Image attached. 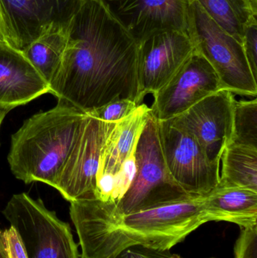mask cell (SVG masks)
<instances>
[{
    "label": "cell",
    "instance_id": "6da1fadb",
    "mask_svg": "<svg viewBox=\"0 0 257 258\" xmlns=\"http://www.w3.org/2000/svg\"><path fill=\"white\" fill-rule=\"evenodd\" d=\"M137 63L138 44L108 1L82 0L49 93L84 113L119 99L140 105Z\"/></svg>",
    "mask_w": 257,
    "mask_h": 258
},
{
    "label": "cell",
    "instance_id": "7a4b0ae2",
    "mask_svg": "<svg viewBox=\"0 0 257 258\" xmlns=\"http://www.w3.org/2000/svg\"><path fill=\"white\" fill-rule=\"evenodd\" d=\"M69 215L84 258H115L133 245L170 249L208 222L201 197L127 215L92 197L70 203Z\"/></svg>",
    "mask_w": 257,
    "mask_h": 258
},
{
    "label": "cell",
    "instance_id": "3957f363",
    "mask_svg": "<svg viewBox=\"0 0 257 258\" xmlns=\"http://www.w3.org/2000/svg\"><path fill=\"white\" fill-rule=\"evenodd\" d=\"M87 116L57 101L54 108L27 119L12 137L8 162L12 174L25 183L41 182L56 189Z\"/></svg>",
    "mask_w": 257,
    "mask_h": 258
},
{
    "label": "cell",
    "instance_id": "277c9868",
    "mask_svg": "<svg viewBox=\"0 0 257 258\" xmlns=\"http://www.w3.org/2000/svg\"><path fill=\"white\" fill-rule=\"evenodd\" d=\"M187 33L195 51L215 71L222 89L256 98L257 79L242 44L215 22L196 0H189Z\"/></svg>",
    "mask_w": 257,
    "mask_h": 258
},
{
    "label": "cell",
    "instance_id": "5b68a950",
    "mask_svg": "<svg viewBox=\"0 0 257 258\" xmlns=\"http://www.w3.org/2000/svg\"><path fill=\"white\" fill-rule=\"evenodd\" d=\"M135 159L134 180L116 203L120 213L127 215L193 198L175 183L169 173L160 143L158 121L152 113L137 141Z\"/></svg>",
    "mask_w": 257,
    "mask_h": 258
},
{
    "label": "cell",
    "instance_id": "8992f818",
    "mask_svg": "<svg viewBox=\"0 0 257 258\" xmlns=\"http://www.w3.org/2000/svg\"><path fill=\"white\" fill-rule=\"evenodd\" d=\"M3 215L13 227L27 258H79L70 226L25 192L15 194Z\"/></svg>",
    "mask_w": 257,
    "mask_h": 258
},
{
    "label": "cell",
    "instance_id": "52a82bcc",
    "mask_svg": "<svg viewBox=\"0 0 257 258\" xmlns=\"http://www.w3.org/2000/svg\"><path fill=\"white\" fill-rule=\"evenodd\" d=\"M158 129L167 169L184 192L200 197L218 186L220 163L209 159L190 132L172 119L158 121Z\"/></svg>",
    "mask_w": 257,
    "mask_h": 258
},
{
    "label": "cell",
    "instance_id": "ba28073f",
    "mask_svg": "<svg viewBox=\"0 0 257 258\" xmlns=\"http://www.w3.org/2000/svg\"><path fill=\"white\" fill-rule=\"evenodd\" d=\"M87 114L84 126L66 159L56 187L69 203L95 197L101 153L116 124Z\"/></svg>",
    "mask_w": 257,
    "mask_h": 258
},
{
    "label": "cell",
    "instance_id": "9c48e42d",
    "mask_svg": "<svg viewBox=\"0 0 257 258\" xmlns=\"http://www.w3.org/2000/svg\"><path fill=\"white\" fill-rule=\"evenodd\" d=\"M82 0H0L8 45L23 51L54 27L67 25Z\"/></svg>",
    "mask_w": 257,
    "mask_h": 258
},
{
    "label": "cell",
    "instance_id": "30bf717a",
    "mask_svg": "<svg viewBox=\"0 0 257 258\" xmlns=\"http://www.w3.org/2000/svg\"><path fill=\"white\" fill-rule=\"evenodd\" d=\"M235 101L232 92L221 89L172 119L197 140L211 161L220 163L232 142Z\"/></svg>",
    "mask_w": 257,
    "mask_h": 258
},
{
    "label": "cell",
    "instance_id": "8fae6325",
    "mask_svg": "<svg viewBox=\"0 0 257 258\" xmlns=\"http://www.w3.org/2000/svg\"><path fill=\"white\" fill-rule=\"evenodd\" d=\"M194 51L185 31L160 32L139 42L137 74L141 101L164 87Z\"/></svg>",
    "mask_w": 257,
    "mask_h": 258
},
{
    "label": "cell",
    "instance_id": "7c38bea8",
    "mask_svg": "<svg viewBox=\"0 0 257 258\" xmlns=\"http://www.w3.org/2000/svg\"><path fill=\"white\" fill-rule=\"evenodd\" d=\"M221 89L215 71L194 51L170 81L154 94L151 113L158 121L173 119Z\"/></svg>",
    "mask_w": 257,
    "mask_h": 258
},
{
    "label": "cell",
    "instance_id": "4fadbf2b",
    "mask_svg": "<svg viewBox=\"0 0 257 258\" xmlns=\"http://www.w3.org/2000/svg\"><path fill=\"white\" fill-rule=\"evenodd\" d=\"M114 1L113 12L137 44L160 32H187L189 0Z\"/></svg>",
    "mask_w": 257,
    "mask_h": 258
},
{
    "label": "cell",
    "instance_id": "5bb4252c",
    "mask_svg": "<svg viewBox=\"0 0 257 258\" xmlns=\"http://www.w3.org/2000/svg\"><path fill=\"white\" fill-rule=\"evenodd\" d=\"M49 92V85L22 51L0 42V107L12 110Z\"/></svg>",
    "mask_w": 257,
    "mask_h": 258
},
{
    "label": "cell",
    "instance_id": "9a60e30c",
    "mask_svg": "<svg viewBox=\"0 0 257 258\" xmlns=\"http://www.w3.org/2000/svg\"><path fill=\"white\" fill-rule=\"evenodd\" d=\"M209 221H226L241 228L257 226V192L238 187L215 189L201 197Z\"/></svg>",
    "mask_w": 257,
    "mask_h": 258
},
{
    "label": "cell",
    "instance_id": "2e32d148",
    "mask_svg": "<svg viewBox=\"0 0 257 258\" xmlns=\"http://www.w3.org/2000/svg\"><path fill=\"white\" fill-rule=\"evenodd\" d=\"M151 115L150 107L140 104L129 116L116 122L101 153L98 174H115L137 145L139 137Z\"/></svg>",
    "mask_w": 257,
    "mask_h": 258
},
{
    "label": "cell",
    "instance_id": "e0dca14e",
    "mask_svg": "<svg viewBox=\"0 0 257 258\" xmlns=\"http://www.w3.org/2000/svg\"><path fill=\"white\" fill-rule=\"evenodd\" d=\"M69 24L48 30L22 51L49 86L63 61L69 38Z\"/></svg>",
    "mask_w": 257,
    "mask_h": 258
},
{
    "label": "cell",
    "instance_id": "ac0fdd59",
    "mask_svg": "<svg viewBox=\"0 0 257 258\" xmlns=\"http://www.w3.org/2000/svg\"><path fill=\"white\" fill-rule=\"evenodd\" d=\"M222 187H238L257 192V148L230 144L222 155Z\"/></svg>",
    "mask_w": 257,
    "mask_h": 258
},
{
    "label": "cell",
    "instance_id": "d6986e66",
    "mask_svg": "<svg viewBox=\"0 0 257 258\" xmlns=\"http://www.w3.org/2000/svg\"><path fill=\"white\" fill-rule=\"evenodd\" d=\"M223 30L244 43L246 29L257 18V0H196Z\"/></svg>",
    "mask_w": 257,
    "mask_h": 258
},
{
    "label": "cell",
    "instance_id": "ffe728a7",
    "mask_svg": "<svg viewBox=\"0 0 257 258\" xmlns=\"http://www.w3.org/2000/svg\"><path fill=\"white\" fill-rule=\"evenodd\" d=\"M231 144L257 148V99L235 101Z\"/></svg>",
    "mask_w": 257,
    "mask_h": 258
},
{
    "label": "cell",
    "instance_id": "44dd1931",
    "mask_svg": "<svg viewBox=\"0 0 257 258\" xmlns=\"http://www.w3.org/2000/svg\"><path fill=\"white\" fill-rule=\"evenodd\" d=\"M138 104L130 99H119L111 101L103 107L89 112V114L106 122H117L129 116Z\"/></svg>",
    "mask_w": 257,
    "mask_h": 258
},
{
    "label": "cell",
    "instance_id": "7402d4cb",
    "mask_svg": "<svg viewBox=\"0 0 257 258\" xmlns=\"http://www.w3.org/2000/svg\"><path fill=\"white\" fill-rule=\"evenodd\" d=\"M135 150L136 147L129 156L124 161L119 171L114 174L115 187L112 199L115 203H118L123 197L134 180L137 171Z\"/></svg>",
    "mask_w": 257,
    "mask_h": 258
},
{
    "label": "cell",
    "instance_id": "603a6c76",
    "mask_svg": "<svg viewBox=\"0 0 257 258\" xmlns=\"http://www.w3.org/2000/svg\"><path fill=\"white\" fill-rule=\"evenodd\" d=\"M234 254L235 258H257V226L241 228Z\"/></svg>",
    "mask_w": 257,
    "mask_h": 258
},
{
    "label": "cell",
    "instance_id": "cb8c5ba5",
    "mask_svg": "<svg viewBox=\"0 0 257 258\" xmlns=\"http://www.w3.org/2000/svg\"><path fill=\"white\" fill-rule=\"evenodd\" d=\"M173 255L170 249L133 245L121 251L115 258H172Z\"/></svg>",
    "mask_w": 257,
    "mask_h": 258
},
{
    "label": "cell",
    "instance_id": "d4e9b609",
    "mask_svg": "<svg viewBox=\"0 0 257 258\" xmlns=\"http://www.w3.org/2000/svg\"><path fill=\"white\" fill-rule=\"evenodd\" d=\"M244 51L253 76L257 79V20L252 21L244 35Z\"/></svg>",
    "mask_w": 257,
    "mask_h": 258
},
{
    "label": "cell",
    "instance_id": "484cf974",
    "mask_svg": "<svg viewBox=\"0 0 257 258\" xmlns=\"http://www.w3.org/2000/svg\"><path fill=\"white\" fill-rule=\"evenodd\" d=\"M5 249L7 258H27L18 233L13 227L3 231Z\"/></svg>",
    "mask_w": 257,
    "mask_h": 258
},
{
    "label": "cell",
    "instance_id": "4316f807",
    "mask_svg": "<svg viewBox=\"0 0 257 258\" xmlns=\"http://www.w3.org/2000/svg\"><path fill=\"white\" fill-rule=\"evenodd\" d=\"M7 27L5 21L4 15H3V8L0 3V42L7 43Z\"/></svg>",
    "mask_w": 257,
    "mask_h": 258
},
{
    "label": "cell",
    "instance_id": "83f0119b",
    "mask_svg": "<svg viewBox=\"0 0 257 258\" xmlns=\"http://www.w3.org/2000/svg\"><path fill=\"white\" fill-rule=\"evenodd\" d=\"M0 258H7L6 257V249H5L3 231L1 230H0Z\"/></svg>",
    "mask_w": 257,
    "mask_h": 258
},
{
    "label": "cell",
    "instance_id": "f1b7e54d",
    "mask_svg": "<svg viewBox=\"0 0 257 258\" xmlns=\"http://www.w3.org/2000/svg\"><path fill=\"white\" fill-rule=\"evenodd\" d=\"M11 110H12L11 109L6 108V107H0V128H1L2 123H3L5 117H6V115H7Z\"/></svg>",
    "mask_w": 257,
    "mask_h": 258
},
{
    "label": "cell",
    "instance_id": "f546056e",
    "mask_svg": "<svg viewBox=\"0 0 257 258\" xmlns=\"http://www.w3.org/2000/svg\"><path fill=\"white\" fill-rule=\"evenodd\" d=\"M172 258H182L181 257V256L178 255V254H174L173 257Z\"/></svg>",
    "mask_w": 257,
    "mask_h": 258
},
{
    "label": "cell",
    "instance_id": "4dcf8cb0",
    "mask_svg": "<svg viewBox=\"0 0 257 258\" xmlns=\"http://www.w3.org/2000/svg\"><path fill=\"white\" fill-rule=\"evenodd\" d=\"M81 258H84V257H81Z\"/></svg>",
    "mask_w": 257,
    "mask_h": 258
}]
</instances>
